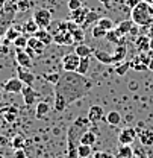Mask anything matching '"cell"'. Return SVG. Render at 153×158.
Segmentation results:
<instances>
[{
	"mask_svg": "<svg viewBox=\"0 0 153 158\" xmlns=\"http://www.w3.org/2000/svg\"><path fill=\"white\" fill-rule=\"evenodd\" d=\"M21 29H23V34H26V35H35L39 31V26L37 24V21L34 19H29L24 21V24H23Z\"/></svg>",
	"mask_w": 153,
	"mask_h": 158,
	"instance_id": "ac0fdd59",
	"label": "cell"
},
{
	"mask_svg": "<svg viewBox=\"0 0 153 158\" xmlns=\"http://www.w3.org/2000/svg\"><path fill=\"white\" fill-rule=\"evenodd\" d=\"M108 158H117V157H112V155H111V157H108Z\"/></svg>",
	"mask_w": 153,
	"mask_h": 158,
	"instance_id": "db71d44e",
	"label": "cell"
},
{
	"mask_svg": "<svg viewBox=\"0 0 153 158\" xmlns=\"http://www.w3.org/2000/svg\"><path fill=\"white\" fill-rule=\"evenodd\" d=\"M126 37H123L118 31H117V27L112 29V31H108V34H106V40L109 41V43H112L115 46H120V44H123V41H124Z\"/></svg>",
	"mask_w": 153,
	"mask_h": 158,
	"instance_id": "d6986e66",
	"label": "cell"
},
{
	"mask_svg": "<svg viewBox=\"0 0 153 158\" xmlns=\"http://www.w3.org/2000/svg\"><path fill=\"white\" fill-rule=\"evenodd\" d=\"M105 117V113H103V108L100 105H93L90 110H88V118L91 123H97L100 122L102 118Z\"/></svg>",
	"mask_w": 153,
	"mask_h": 158,
	"instance_id": "5bb4252c",
	"label": "cell"
},
{
	"mask_svg": "<svg viewBox=\"0 0 153 158\" xmlns=\"http://www.w3.org/2000/svg\"><path fill=\"white\" fill-rule=\"evenodd\" d=\"M94 87V82L90 78L77 72H64L55 85V110L64 111L68 105L79 99L85 98L88 91Z\"/></svg>",
	"mask_w": 153,
	"mask_h": 158,
	"instance_id": "6da1fadb",
	"label": "cell"
},
{
	"mask_svg": "<svg viewBox=\"0 0 153 158\" xmlns=\"http://www.w3.org/2000/svg\"><path fill=\"white\" fill-rule=\"evenodd\" d=\"M97 141V135L93 132V131H85L80 137V144H88V146H93Z\"/></svg>",
	"mask_w": 153,
	"mask_h": 158,
	"instance_id": "484cf974",
	"label": "cell"
},
{
	"mask_svg": "<svg viewBox=\"0 0 153 158\" xmlns=\"http://www.w3.org/2000/svg\"><path fill=\"white\" fill-rule=\"evenodd\" d=\"M6 2H11V0H6Z\"/></svg>",
	"mask_w": 153,
	"mask_h": 158,
	"instance_id": "9f6ffc18",
	"label": "cell"
},
{
	"mask_svg": "<svg viewBox=\"0 0 153 158\" xmlns=\"http://www.w3.org/2000/svg\"><path fill=\"white\" fill-rule=\"evenodd\" d=\"M2 114H3V118L6 122H14L17 118L18 110H17V106H8V108H3L2 110Z\"/></svg>",
	"mask_w": 153,
	"mask_h": 158,
	"instance_id": "cb8c5ba5",
	"label": "cell"
},
{
	"mask_svg": "<svg viewBox=\"0 0 153 158\" xmlns=\"http://www.w3.org/2000/svg\"><path fill=\"white\" fill-rule=\"evenodd\" d=\"M90 61H91V56H87V58H80V64H79V69H77V73L87 76L88 73V69H90Z\"/></svg>",
	"mask_w": 153,
	"mask_h": 158,
	"instance_id": "f546056e",
	"label": "cell"
},
{
	"mask_svg": "<svg viewBox=\"0 0 153 158\" xmlns=\"http://www.w3.org/2000/svg\"><path fill=\"white\" fill-rule=\"evenodd\" d=\"M96 24H99L100 27H103L105 31H112V29H115L114 21H112L111 19H108V17H102V19H99V21H97Z\"/></svg>",
	"mask_w": 153,
	"mask_h": 158,
	"instance_id": "4dcf8cb0",
	"label": "cell"
},
{
	"mask_svg": "<svg viewBox=\"0 0 153 158\" xmlns=\"http://www.w3.org/2000/svg\"><path fill=\"white\" fill-rule=\"evenodd\" d=\"M61 64H62L64 72H77L79 64H80V56L77 55L76 52H70V53L62 56Z\"/></svg>",
	"mask_w": 153,
	"mask_h": 158,
	"instance_id": "3957f363",
	"label": "cell"
},
{
	"mask_svg": "<svg viewBox=\"0 0 153 158\" xmlns=\"http://www.w3.org/2000/svg\"><path fill=\"white\" fill-rule=\"evenodd\" d=\"M150 9H152V15H153V5H150Z\"/></svg>",
	"mask_w": 153,
	"mask_h": 158,
	"instance_id": "f5cc1de1",
	"label": "cell"
},
{
	"mask_svg": "<svg viewBox=\"0 0 153 158\" xmlns=\"http://www.w3.org/2000/svg\"><path fill=\"white\" fill-rule=\"evenodd\" d=\"M131 69H132V62H131V61H123V62H120V64L115 67V73H117L118 76H124Z\"/></svg>",
	"mask_w": 153,
	"mask_h": 158,
	"instance_id": "f1b7e54d",
	"label": "cell"
},
{
	"mask_svg": "<svg viewBox=\"0 0 153 158\" xmlns=\"http://www.w3.org/2000/svg\"><path fill=\"white\" fill-rule=\"evenodd\" d=\"M21 34H23V29H18L17 26H11V27L6 31L5 37H6V40H8V41H12V43H14V41L18 38Z\"/></svg>",
	"mask_w": 153,
	"mask_h": 158,
	"instance_id": "4316f807",
	"label": "cell"
},
{
	"mask_svg": "<svg viewBox=\"0 0 153 158\" xmlns=\"http://www.w3.org/2000/svg\"><path fill=\"white\" fill-rule=\"evenodd\" d=\"M15 61L20 67H24V69H32V58L26 53L24 49H15Z\"/></svg>",
	"mask_w": 153,
	"mask_h": 158,
	"instance_id": "8fae6325",
	"label": "cell"
},
{
	"mask_svg": "<svg viewBox=\"0 0 153 158\" xmlns=\"http://www.w3.org/2000/svg\"><path fill=\"white\" fill-rule=\"evenodd\" d=\"M0 158H5V157H3V155H2V154H0Z\"/></svg>",
	"mask_w": 153,
	"mask_h": 158,
	"instance_id": "11a10c76",
	"label": "cell"
},
{
	"mask_svg": "<svg viewBox=\"0 0 153 158\" xmlns=\"http://www.w3.org/2000/svg\"><path fill=\"white\" fill-rule=\"evenodd\" d=\"M49 111H50V105H49L47 102H38V105H37V111H35V116H37V118H42L44 116L49 114Z\"/></svg>",
	"mask_w": 153,
	"mask_h": 158,
	"instance_id": "83f0119b",
	"label": "cell"
},
{
	"mask_svg": "<svg viewBox=\"0 0 153 158\" xmlns=\"http://www.w3.org/2000/svg\"><path fill=\"white\" fill-rule=\"evenodd\" d=\"M23 87H24V84H23L18 78H9L5 84H3V87H2V88H3L6 93L17 94V93H21Z\"/></svg>",
	"mask_w": 153,
	"mask_h": 158,
	"instance_id": "52a82bcc",
	"label": "cell"
},
{
	"mask_svg": "<svg viewBox=\"0 0 153 158\" xmlns=\"http://www.w3.org/2000/svg\"><path fill=\"white\" fill-rule=\"evenodd\" d=\"M144 2H147L149 5H153V0H144Z\"/></svg>",
	"mask_w": 153,
	"mask_h": 158,
	"instance_id": "816d5d0a",
	"label": "cell"
},
{
	"mask_svg": "<svg viewBox=\"0 0 153 158\" xmlns=\"http://www.w3.org/2000/svg\"><path fill=\"white\" fill-rule=\"evenodd\" d=\"M67 6H68L70 12L71 11H76L79 8H82V0H68L67 2Z\"/></svg>",
	"mask_w": 153,
	"mask_h": 158,
	"instance_id": "74e56055",
	"label": "cell"
},
{
	"mask_svg": "<svg viewBox=\"0 0 153 158\" xmlns=\"http://www.w3.org/2000/svg\"><path fill=\"white\" fill-rule=\"evenodd\" d=\"M90 11H91V9H90V8H87V6H82V8L76 9V11H71V12H70V20H71V21H74V23L79 24V26H83Z\"/></svg>",
	"mask_w": 153,
	"mask_h": 158,
	"instance_id": "ba28073f",
	"label": "cell"
},
{
	"mask_svg": "<svg viewBox=\"0 0 153 158\" xmlns=\"http://www.w3.org/2000/svg\"><path fill=\"white\" fill-rule=\"evenodd\" d=\"M150 50H153V38H150Z\"/></svg>",
	"mask_w": 153,
	"mask_h": 158,
	"instance_id": "f907efd6",
	"label": "cell"
},
{
	"mask_svg": "<svg viewBox=\"0 0 153 158\" xmlns=\"http://www.w3.org/2000/svg\"><path fill=\"white\" fill-rule=\"evenodd\" d=\"M3 91H5V90L0 88V103H2V100H3Z\"/></svg>",
	"mask_w": 153,
	"mask_h": 158,
	"instance_id": "c3c4849f",
	"label": "cell"
},
{
	"mask_svg": "<svg viewBox=\"0 0 153 158\" xmlns=\"http://www.w3.org/2000/svg\"><path fill=\"white\" fill-rule=\"evenodd\" d=\"M105 120H106V123L109 125V126H118L120 123H121V114L118 113V111H109L106 116H105Z\"/></svg>",
	"mask_w": 153,
	"mask_h": 158,
	"instance_id": "44dd1931",
	"label": "cell"
},
{
	"mask_svg": "<svg viewBox=\"0 0 153 158\" xmlns=\"http://www.w3.org/2000/svg\"><path fill=\"white\" fill-rule=\"evenodd\" d=\"M91 146H88V144H80L79 143V146H77V155L80 158H88L91 155Z\"/></svg>",
	"mask_w": 153,
	"mask_h": 158,
	"instance_id": "1f68e13d",
	"label": "cell"
},
{
	"mask_svg": "<svg viewBox=\"0 0 153 158\" xmlns=\"http://www.w3.org/2000/svg\"><path fill=\"white\" fill-rule=\"evenodd\" d=\"M117 158H134V149L126 144H120L117 151Z\"/></svg>",
	"mask_w": 153,
	"mask_h": 158,
	"instance_id": "d4e9b609",
	"label": "cell"
},
{
	"mask_svg": "<svg viewBox=\"0 0 153 158\" xmlns=\"http://www.w3.org/2000/svg\"><path fill=\"white\" fill-rule=\"evenodd\" d=\"M8 53H9L8 44H0V56H6Z\"/></svg>",
	"mask_w": 153,
	"mask_h": 158,
	"instance_id": "60d3db41",
	"label": "cell"
},
{
	"mask_svg": "<svg viewBox=\"0 0 153 158\" xmlns=\"http://www.w3.org/2000/svg\"><path fill=\"white\" fill-rule=\"evenodd\" d=\"M74 52H76L80 58H87V56H93V55H94V49L90 47L88 44H79Z\"/></svg>",
	"mask_w": 153,
	"mask_h": 158,
	"instance_id": "603a6c76",
	"label": "cell"
},
{
	"mask_svg": "<svg viewBox=\"0 0 153 158\" xmlns=\"http://www.w3.org/2000/svg\"><path fill=\"white\" fill-rule=\"evenodd\" d=\"M24 50H26V53H27V55H29L30 58H34V56H37V53H35V52H34V50H32L30 47H26Z\"/></svg>",
	"mask_w": 153,
	"mask_h": 158,
	"instance_id": "ee69618b",
	"label": "cell"
},
{
	"mask_svg": "<svg viewBox=\"0 0 153 158\" xmlns=\"http://www.w3.org/2000/svg\"><path fill=\"white\" fill-rule=\"evenodd\" d=\"M32 19L37 21L39 29H47V27H50V23H52V11L44 9V8L37 9V11L34 12Z\"/></svg>",
	"mask_w": 153,
	"mask_h": 158,
	"instance_id": "5b68a950",
	"label": "cell"
},
{
	"mask_svg": "<svg viewBox=\"0 0 153 158\" xmlns=\"http://www.w3.org/2000/svg\"><path fill=\"white\" fill-rule=\"evenodd\" d=\"M5 34H6V31H3V29H0V40H2V37H5Z\"/></svg>",
	"mask_w": 153,
	"mask_h": 158,
	"instance_id": "681fc988",
	"label": "cell"
},
{
	"mask_svg": "<svg viewBox=\"0 0 153 158\" xmlns=\"http://www.w3.org/2000/svg\"><path fill=\"white\" fill-rule=\"evenodd\" d=\"M149 70H150V72H153V58L150 59V62H149Z\"/></svg>",
	"mask_w": 153,
	"mask_h": 158,
	"instance_id": "7dc6e473",
	"label": "cell"
},
{
	"mask_svg": "<svg viewBox=\"0 0 153 158\" xmlns=\"http://www.w3.org/2000/svg\"><path fill=\"white\" fill-rule=\"evenodd\" d=\"M147 35H149L150 38H153V23L147 26Z\"/></svg>",
	"mask_w": 153,
	"mask_h": 158,
	"instance_id": "f6af8a7d",
	"label": "cell"
},
{
	"mask_svg": "<svg viewBox=\"0 0 153 158\" xmlns=\"http://www.w3.org/2000/svg\"><path fill=\"white\" fill-rule=\"evenodd\" d=\"M9 143H11L9 138L6 137V135H3V134H0V148H6Z\"/></svg>",
	"mask_w": 153,
	"mask_h": 158,
	"instance_id": "ab89813d",
	"label": "cell"
},
{
	"mask_svg": "<svg viewBox=\"0 0 153 158\" xmlns=\"http://www.w3.org/2000/svg\"><path fill=\"white\" fill-rule=\"evenodd\" d=\"M24 143H26V138L23 137V135H15V137L11 140V144H12V148L17 151V149H23L24 148Z\"/></svg>",
	"mask_w": 153,
	"mask_h": 158,
	"instance_id": "e575fe53",
	"label": "cell"
},
{
	"mask_svg": "<svg viewBox=\"0 0 153 158\" xmlns=\"http://www.w3.org/2000/svg\"><path fill=\"white\" fill-rule=\"evenodd\" d=\"M135 46L139 52H149L150 50V37L149 35H138L135 38Z\"/></svg>",
	"mask_w": 153,
	"mask_h": 158,
	"instance_id": "e0dca14e",
	"label": "cell"
},
{
	"mask_svg": "<svg viewBox=\"0 0 153 158\" xmlns=\"http://www.w3.org/2000/svg\"><path fill=\"white\" fill-rule=\"evenodd\" d=\"M139 2H141V0H126V6H127V8L132 11V9H134V8L138 5V3H139Z\"/></svg>",
	"mask_w": 153,
	"mask_h": 158,
	"instance_id": "b9f144b4",
	"label": "cell"
},
{
	"mask_svg": "<svg viewBox=\"0 0 153 158\" xmlns=\"http://www.w3.org/2000/svg\"><path fill=\"white\" fill-rule=\"evenodd\" d=\"M14 158H26L24 151H23V149H17V151L14 152Z\"/></svg>",
	"mask_w": 153,
	"mask_h": 158,
	"instance_id": "7bdbcfd3",
	"label": "cell"
},
{
	"mask_svg": "<svg viewBox=\"0 0 153 158\" xmlns=\"http://www.w3.org/2000/svg\"><path fill=\"white\" fill-rule=\"evenodd\" d=\"M35 37H37L41 43H44L46 46H49V44L53 43V34H52L50 31H47V29H39L38 32L35 34Z\"/></svg>",
	"mask_w": 153,
	"mask_h": 158,
	"instance_id": "ffe728a7",
	"label": "cell"
},
{
	"mask_svg": "<svg viewBox=\"0 0 153 158\" xmlns=\"http://www.w3.org/2000/svg\"><path fill=\"white\" fill-rule=\"evenodd\" d=\"M99 2H100V3H102V5L105 6V8H109V6H111V2H112V0H99Z\"/></svg>",
	"mask_w": 153,
	"mask_h": 158,
	"instance_id": "bcb514c9",
	"label": "cell"
},
{
	"mask_svg": "<svg viewBox=\"0 0 153 158\" xmlns=\"http://www.w3.org/2000/svg\"><path fill=\"white\" fill-rule=\"evenodd\" d=\"M114 59L115 62H123V61H126V55H127V47L124 46V44H120V46H117L114 50Z\"/></svg>",
	"mask_w": 153,
	"mask_h": 158,
	"instance_id": "7402d4cb",
	"label": "cell"
},
{
	"mask_svg": "<svg viewBox=\"0 0 153 158\" xmlns=\"http://www.w3.org/2000/svg\"><path fill=\"white\" fill-rule=\"evenodd\" d=\"M106 34H108V31H105V29L100 27L99 24H96V26L91 29V35H93V38H96V40L106 38Z\"/></svg>",
	"mask_w": 153,
	"mask_h": 158,
	"instance_id": "d6a6232c",
	"label": "cell"
},
{
	"mask_svg": "<svg viewBox=\"0 0 153 158\" xmlns=\"http://www.w3.org/2000/svg\"><path fill=\"white\" fill-rule=\"evenodd\" d=\"M136 137H138V131H136L135 128H124V129L120 131V134H118V143H120V144L131 146Z\"/></svg>",
	"mask_w": 153,
	"mask_h": 158,
	"instance_id": "8992f818",
	"label": "cell"
},
{
	"mask_svg": "<svg viewBox=\"0 0 153 158\" xmlns=\"http://www.w3.org/2000/svg\"><path fill=\"white\" fill-rule=\"evenodd\" d=\"M27 41H29V37L26 34H21L18 38L14 41V46H15V49H26L27 47Z\"/></svg>",
	"mask_w": 153,
	"mask_h": 158,
	"instance_id": "836d02e7",
	"label": "cell"
},
{
	"mask_svg": "<svg viewBox=\"0 0 153 158\" xmlns=\"http://www.w3.org/2000/svg\"><path fill=\"white\" fill-rule=\"evenodd\" d=\"M27 47H30L37 55H42L44 53V50H46V44L44 43H41L35 35H32V37H29V41H27Z\"/></svg>",
	"mask_w": 153,
	"mask_h": 158,
	"instance_id": "2e32d148",
	"label": "cell"
},
{
	"mask_svg": "<svg viewBox=\"0 0 153 158\" xmlns=\"http://www.w3.org/2000/svg\"><path fill=\"white\" fill-rule=\"evenodd\" d=\"M138 138L141 141L143 146H152L153 144V126L152 125H144V123H139L138 128Z\"/></svg>",
	"mask_w": 153,
	"mask_h": 158,
	"instance_id": "277c9868",
	"label": "cell"
},
{
	"mask_svg": "<svg viewBox=\"0 0 153 158\" xmlns=\"http://www.w3.org/2000/svg\"><path fill=\"white\" fill-rule=\"evenodd\" d=\"M82 2H85V0H82Z\"/></svg>",
	"mask_w": 153,
	"mask_h": 158,
	"instance_id": "6f0895ef",
	"label": "cell"
},
{
	"mask_svg": "<svg viewBox=\"0 0 153 158\" xmlns=\"http://www.w3.org/2000/svg\"><path fill=\"white\" fill-rule=\"evenodd\" d=\"M94 21H96V23L99 21V14L91 9V11L88 12V17H87V20H85V24H83V26L88 27V24H91V23H94Z\"/></svg>",
	"mask_w": 153,
	"mask_h": 158,
	"instance_id": "8d00e7d4",
	"label": "cell"
},
{
	"mask_svg": "<svg viewBox=\"0 0 153 158\" xmlns=\"http://www.w3.org/2000/svg\"><path fill=\"white\" fill-rule=\"evenodd\" d=\"M131 17L132 21L138 26H149L153 23V15H152V9L150 5L144 0H141L134 9L131 11Z\"/></svg>",
	"mask_w": 153,
	"mask_h": 158,
	"instance_id": "7a4b0ae2",
	"label": "cell"
},
{
	"mask_svg": "<svg viewBox=\"0 0 153 158\" xmlns=\"http://www.w3.org/2000/svg\"><path fill=\"white\" fill-rule=\"evenodd\" d=\"M115 27H117V31H118L123 37H129L131 32H132V29L135 27V23L132 20H123V21H120Z\"/></svg>",
	"mask_w": 153,
	"mask_h": 158,
	"instance_id": "9a60e30c",
	"label": "cell"
},
{
	"mask_svg": "<svg viewBox=\"0 0 153 158\" xmlns=\"http://www.w3.org/2000/svg\"><path fill=\"white\" fill-rule=\"evenodd\" d=\"M42 78L46 79L47 82H52L53 85H56L58 81H59V78H61V73H50V75H44Z\"/></svg>",
	"mask_w": 153,
	"mask_h": 158,
	"instance_id": "f35d334b",
	"label": "cell"
},
{
	"mask_svg": "<svg viewBox=\"0 0 153 158\" xmlns=\"http://www.w3.org/2000/svg\"><path fill=\"white\" fill-rule=\"evenodd\" d=\"M73 35V40H74V43H79V44H82V41L85 38V32H83V27L82 26H79L76 31L71 34Z\"/></svg>",
	"mask_w": 153,
	"mask_h": 158,
	"instance_id": "d590c367",
	"label": "cell"
},
{
	"mask_svg": "<svg viewBox=\"0 0 153 158\" xmlns=\"http://www.w3.org/2000/svg\"><path fill=\"white\" fill-rule=\"evenodd\" d=\"M21 94H23V99H24V103L27 106L34 105L37 98H39V93L32 87V85H24L23 90H21Z\"/></svg>",
	"mask_w": 153,
	"mask_h": 158,
	"instance_id": "9c48e42d",
	"label": "cell"
},
{
	"mask_svg": "<svg viewBox=\"0 0 153 158\" xmlns=\"http://www.w3.org/2000/svg\"><path fill=\"white\" fill-rule=\"evenodd\" d=\"M17 78L24 84V85H32L35 82V75L30 72V69H24V67H20L17 69Z\"/></svg>",
	"mask_w": 153,
	"mask_h": 158,
	"instance_id": "7c38bea8",
	"label": "cell"
},
{
	"mask_svg": "<svg viewBox=\"0 0 153 158\" xmlns=\"http://www.w3.org/2000/svg\"><path fill=\"white\" fill-rule=\"evenodd\" d=\"M97 61H100L102 64H114L115 59L112 53H108L103 49H94V55H93Z\"/></svg>",
	"mask_w": 153,
	"mask_h": 158,
	"instance_id": "4fadbf2b",
	"label": "cell"
},
{
	"mask_svg": "<svg viewBox=\"0 0 153 158\" xmlns=\"http://www.w3.org/2000/svg\"><path fill=\"white\" fill-rule=\"evenodd\" d=\"M53 43H56L59 46H70L74 43L73 35L70 32H65V31H56L53 32Z\"/></svg>",
	"mask_w": 153,
	"mask_h": 158,
	"instance_id": "30bf717a",
	"label": "cell"
}]
</instances>
